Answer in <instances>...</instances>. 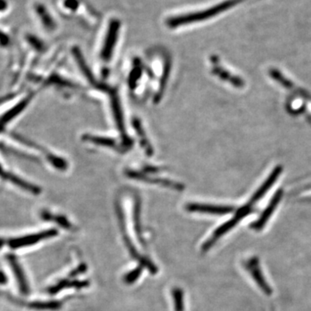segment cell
I'll use <instances>...</instances> for the list:
<instances>
[{
    "mask_svg": "<svg viewBox=\"0 0 311 311\" xmlns=\"http://www.w3.org/2000/svg\"><path fill=\"white\" fill-rule=\"evenodd\" d=\"M251 207H252L251 205H246L245 207L240 208V210L238 211L237 213H236L230 220H228V223H224L223 226H220V227L217 229L216 231L213 233L210 239L207 240V242L204 244L203 250H207L210 246H213L214 242H215L218 239L223 236L226 233L230 231L232 228H234V226L237 225L238 223L240 221V219L245 218V217L250 213L251 208H252Z\"/></svg>",
    "mask_w": 311,
    "mask_h": 311,
    "instance_id": "obj_1",
    "label": "cell"
},
{
    "mask_svg": "<svg viewBox=\"0 0 311 311\" xmlns=\"http://www.w3.org/2000/svg\"><path fill=\"white\" fill-rule=\"evenodd\" d=\"M57 231L55 229L46 230V231L40 232L38 234H30V235L24 236V237L10 239L8 240V245H9L10 247L13 249L31 246V245L37 243L40 240L55 237V236H57Z\"/></svg>",
    "mask_w": 311,
    "mask_h": 311,
    "instance_id": "obj_2",
    "label": "cell"
},
{
    "mask_svg": "<svg viewBox=\"0 0 311 311\" xmlns=\"http://www.w3.org/2000/svg\"><path fill=\"white\" fill-rule=\"evenodd\" d=\"M186 209L190 212H199V213H212L223 215L226 213L233 212L234 208L228 206H214V205L200 204V203H190L187 205Z\"/></svg>",
    "mask_w": 311,
    "mask_h": 311,
    "instance_id": "obj_3",
    "label": "cell"
},
{
    "mask_svg": "<svg viewBox=\"0 0 311 311\" xmlns=\"http://www.w3.org/2000/svg\"><path fill=\"white\" fill-rule=\"evenodd\" d=\"M7 259L9 261L10 265L12 267V271H13V273L16 275L21 293L23 294V295H28V294L30 293V288H29L26 278H25L23 270L21 268L20 264L18 263V259L16 258L14 255L12 254L7 256Z\"/></svg>",
    "mask_w": 311,
    "mask_h": 311,
    "instance_id": "obj_4",
    "label": "cell"
},
{
    "mask_svg": "<svg viewBox=\"0 0 311 311\" xmlns=\"http://www.w3.org/2000/svg\"><path fill=\"white\" fill-rule=\"evenodd\" d=\"M119 28V23H117V22H113L112 24L110 25L105 45H104L103 49L101 51V57L103 59L108 60L111 57L113 48L115 45L116 37H117Z\"/></svg>",
    "mask_w": 311,
    "mask_h": 311,
    "instance_id": "obj_5",
    "label": "cell"
},
{
    "mask_svg": "<svg viewBox=\"0 0 311 311\" xmlns=\"http://www.w3.org/2000/svg\"><path fill=\"white\" fill-rule=\"evenodd\" d=\"M247 269L255 281L257 282L258 286L261 288V290H263L264 293L267 295L272 294V289L269 285H267L266 281L264 280V276L262 275L257 259H252L249 261L247 263Z\"/></svg>",
    "mask_w": 311,
    "mask_h": 311,
    "instance_id": "obj_6",
    "label": "cell"
},
{
    "mask_svg": "<svg viewBox=\"0 0 311 311\" xmlns=\"http://www.w3.org/2000/svg\"><path fill=\"white\" fill-rule=\"evenodd\" d=\"M281 196V191H279V192L276 194L275 196L273 197L269 206L265 208L264 213H262L260 218L254 224H252V228L253 229H255V230H260V229L263 228V227L265 225V223L268 221L270 217L272 216V214H273V212L275 210L276 207L279 204Z\"/></svg>",
    "mask_w": 311,
    "mask_h": 311,
    "instance_id": "obj_7",
    "label": "cell"
},
{
    "mask_svg": "<svg viewBox=\"0 0 311 311\" xmlns=\"http://www.w3.org/2000/svg\"><path fill=\"white\" fill-rule=\"evenodd\" d=\"M281 167H278V168H276V169L273 170L272 175L267 179L264 185L261 186L260 189H259L257 192L255 193L254 196H252L251 202H249L250 204L252 205L253 203H255V202H258V200H259L262 196H264V194L267 192V190H269L270 188L272 187V185L274 184V182L277 180V178L279 177V175H280V173H281Z\"/></svg>",
    "mask_w": 311,
    "mask_h": 311,
    "instance_id": "obj_8",
    "label": "cell"
},
{
    "mask_svg": "<svg viewBox=\"0 0 311 311\" xmlns=\"http://www.w3.org/2000/svg\"><path fill=\"white\" fill-rule=\"evenodd\" d=\"M3 176H6V179L11 182L12 184H15L19 188H22L23 190L32 193L33 195H38V193L40 192V190L37 187L24 181L23 179H21L17 175L11 174V172H3Z\"/></svg>",
    "mask_w": 311,
    "mask_h": 311,
    "instance_id": "obj_9",
    "label": "cell"
},
{
    "mask_svg": "<svg viewBox=\"0 0 311 311\" xmlns=\"http://www.w3.org/2000/svg\"><path fill=\"white\" fill-rule=\"evenodd\" d=\"M88 284H87V282H68L66 281V280H63V281L60 282L58 283L57 285H55L53 287H51L50 289V293L51 294H56L61 289H63V288L65 287H72V286H74V287L77 288H81L85 287V286H87Z\"/></svg>",
    "mask_w": 311,
    "mask_h": 311,
    "instance_id": "obj_10",
    "label": "cell"
},
{
    "mask_svg": "<svg viewBox=\"0 0 311 311\" xmlns=\"http://www.w3.org/2000/svg\"><path fill=\"white\" fill-rule=\"evenodd\" d=\"M28 307L35 309H51V310H56L61 308L62 303L59 302H30L28 303Z\"/></svg>",
    "mask_w": 311,
    "mask_h": 311,
    "instance_id": "obj_11",
    "label": "cell"
},
{
    "mask_svg": "<svg viewBox=\"0 0 311 311\" xmlns=\"http://www.w3.org/2000/svg\"><path fill=\"white\" fill-rule=\"evenodd\" d=\"M172 293L174 296L175 311L184 310V295H183L182 290L175 289Z\"/></svg>",
    "mask_w": 311,
    "mask_h": 311,
    "instance_id": "obj_12",
    "label": "cell"
},
{
    "mask_svg": "<svg viewBox=\"0 0 311 311\" xmlns=\"http://www.w3.org/2000/svg\"><path fill=\"white\" fill-rule=\"evenodd\" d=\"M142 273V267H138L134 271H131L128 273L127 275L125 276V282L128 284H132L134 282L136 281L137 279L140 278V274Z\"/></svg>",
    "mask_w": 311,
    "mask_h": 311,
    "instance_id": "obj_13",
    "label": "cell"
}]
</instances>
